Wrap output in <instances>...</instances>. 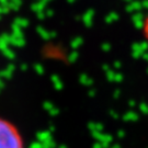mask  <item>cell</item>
I'll return each mask as SVG.
<instances>
[{"label":"cell","mask_w":148,"mask_h":148,"mask_svg":"<svg viewBox=\"0 0 148 148\" xmlns=\"http://www.w3.org/2000/svg\"><path fill=\"white\" fill-rule=\"evenodd\" d=\"M0 148H24V139L12 122L0 117Z\"/></svg>","instance_id":"cell-1"},{"label":"cell","mask_w":148,"mask_h":148,"mask_svg":"<svg viewBox=\"0 0 148 148\" xmlns=\"http://www.w3.org/2000/svg\"><path fill=\"white\" fill-rule=\"evenodd\" d=\"M142 31H143V35H144V37H145V40L148 42V14L146 16L145 20H144V22H143Z\"/></svg>","instance_id":"cell-2"}]
</instances>
